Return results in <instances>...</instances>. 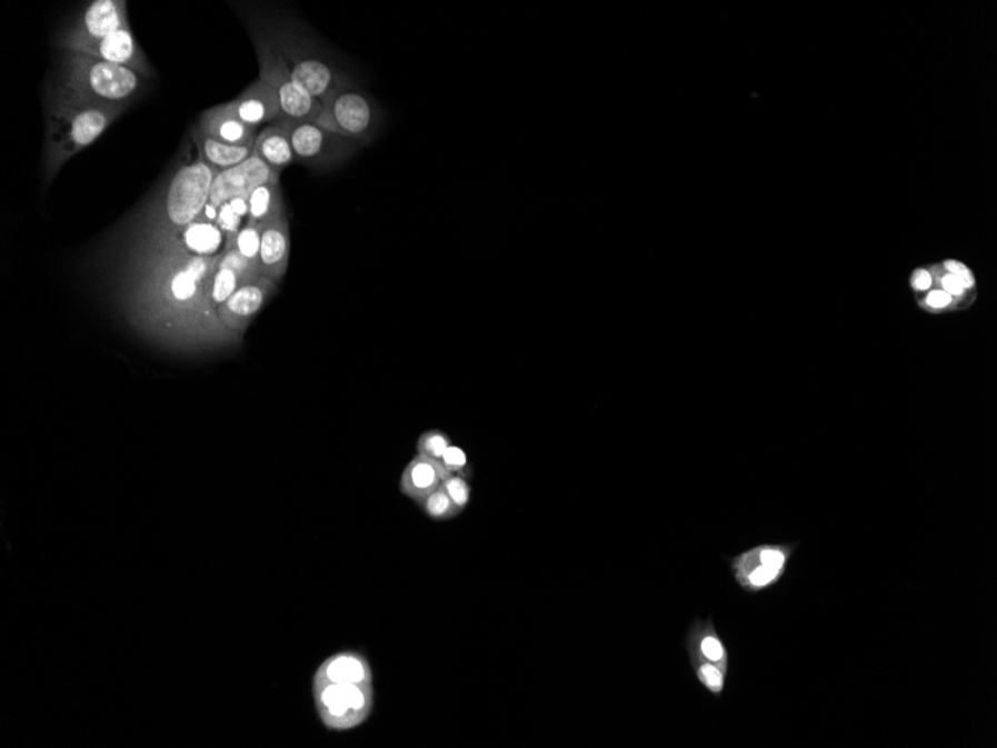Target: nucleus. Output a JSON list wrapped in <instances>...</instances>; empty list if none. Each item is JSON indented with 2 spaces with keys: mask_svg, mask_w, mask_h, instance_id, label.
I'll use <instances>...</instances> for the list:
<instances>
[{
  "mask_svg": "<svg viewBox=\"0 0 997 748\" xmlns=\"http://www.w3.org/2000/svg\"><path fill=\"white\" fill-rule=\"evenodd\" d=\"M417 506L421 508V511H423L429 519L437 521L452 520L461 515L459 507L452 502V499L448 496L442 486H439L437 490H433L432 493L426 496L423 501L418 502Z\"/></svg>",
  "mask_w": 997,
  "mask_h": 748,
  "instance_id": "b1692460",
  "label": "nucleus"
},
{
  "mask_svg": "<svg viewBox=\"0 0 997 748\" xmlns=\"http://www.w3.org/2000/svg\"><path fill=\"white\" fill-rule=\"evenodd\" d=\"M312 682H355L373 685L371 664L357 651H341L330 656L313 674Z\"/></svg>",
  "mask_w": 997,
  "mask_h": 748,
  "instance_id": "a211bd4d",
  "label": "nucleus"
},
{
  "mask_svg": "<svg viewBox=\"0 0 997 748\" xmlns=\"http://www.w3.org/2000/svg\"><path fill=\"white\" fill-rule=\"evenodd\" d=\"M267 182H280V173L273 172L263 160L252 153L246 162L217 173L209 203L220 210L230 199L248 198L257 187Z\"/></svg>",
  "mask_w": 997,
  "mask_h": 748,
  "instance_id": "9b49d317",
  "label": "nucleus"
},
{
  "mask_svg": "<svg viewBox=\"0 0 997 748\" xmlns=\"http://www.w3.org/2000/svg\"><path fill=\"white\" fill-rule=\"evenodd\" d=\"M142 89V76L133 69L81 53H64L58 91L87 103L128 106Z\"/></svg>",
  "mask_w": 997,
  "mask_h": 748,
  "instance_id": "f03ea898",
  "label": "nucleus"
},
{
  "mask_svg": "<svg viewBox=\"0 0 997 748\" xmlns=\"http://www.w3.org/2000/svg\"><path fill=\"white\" fill-rule=\"evenodd\" d=\"M451 438L443 430L430 429L420 435L417 441V455L438 460L451 446Z\"/></svg>",
  "mask_w": 997,
  "mask_h": 748,
  "instance_id": "bb28decb",
  "label": "nucleus"
},
{
  "mask_svg": "<svg viewBox=\"0 0 997 748\" xmlns=\"http://www.w3.org/2000/svg\"><path fill=\"white\" fill-rule=\"evenodd\" d=\"M216 176L215 169L202 159L178 169L164 196V216L173 228H187L200 219Z\"/></svg>",
  "mask_w": 997,
  "mask_h": 748,
  "instance_id": "6e6552de",
  "label": "nucleus"
},
{
  "mask_svg": "<svg viewBox=\"0 0 997 748\" xmlns=\"http://www.w3.org/2000/svg\"><path fill=\"white\" fill-rule=\"evenodd\" d=\"M248 223L252 226H261L269 221L285 216V201H282V191L280 182H267V184L257 187L250 196H248Z\"/></svg>",
  "mask_w": 997,
  "mask_h": 748,
  "instance_id": "4be33fe9",
  "label": "nucleus"
},
{
  "mask_svg": "<svg viewBox=\"0 0 997 748\" xmlns=\"http://www.w3.org/2000/svg\"><path fill=\"white\" fill-rule=\"evenodd\" d=\"M272 169L273 172L280 173L287 167L296 162L293 148H291L289 132L282 124L281 120L267 126L259 134H257L255 151H252Z\"/></svg>",
  "mask_w": 997,
  "mask_h": 748,
  "instance_id": "aec40b11",
  "label": "nucleus"
},
{
  "mask_svg": "<svg viewBox=\"0 0 997 748\" xmlns=\"http://www.w3.org/2000/svg\"><path fill=\"white\" fill-rule=\"evenodd\" d=\"M273 291V281L259 277L239 287L221 307V319L232 329L242 328L263 308Z\"/></svg>",
  "mask_w": 997,
  "mask_h": 748,
  "instance_id": "2eb2a0df",
  "label": "nucleus"
},
{
  "mask_svg": "<svg viewBox=\"0 0 997 748\" xmlns=\"http://www.w3.org/2000/svg\"><path fill=\"white\" fill-rule=\"evenodd\" d=\"M313 121L357 146H365L380 129L381 112L363 90L351 86L333 94Z\"/></svg>",
  "mask_w": 997,
  "mask_h": 748,
  "instance_id": "39448f33",
  "label": "nucleus"
},
{
  "mask_svg": "<svg viewBox=\"0 0 997 748\" xmlns=\"http://www.w3.org/2000/svg\"><path fill=\"white\" fill-rule=\"evenodd\" d=\"M442 487L452 499V502H455L456 506L459 507V510L463 512L466 507L469 506L470 498H472V487H470L469 478L463 476H448L446 480H443Z\"/></svg>",
  "mask_w": 997,
  "mask_h": 748,
  "instance_id": "c756f323",
  "label": "nucleus"
},
{
  "mask_svg": "<svg viewBox=\"0 0 997 748\" xmlns=\"http://www.w3.org/2000/svg\"><path fill=\"white\" fill-rule=\"evenodd\" d=\"M126 28H130L128 2L96 0L59 38L58 46L64 53H77L80 48Z\"/></svg>",
  "mask_w": 997,
  "mask_h": 748,
  "instance_id": "9d476101",
  "label": "nucleus"
},
{
  "mask_svg": "<svg viewBox=\"0 0 997 748\" xmlns=\"http://www.w3.org/2000/svg\"><path fill=\"white\" fill-rule=\"evenodd\" d=\"M235 119L259 129L261 124H272L282 117L280 101L271 87L261 80L248 86L237 99L221 106Z\"/></svg>",
  "mask_w": 997,
  "mask_h": 748,
  "instance_id": "ddd939ff",
  "label": "nucleus"
},
{
  "mask_svg": "<svg viewBox=\"0 0 997 748\" xmlns=\"http://www.w3.org/2000/svg\"><path fill=\"white\" fill-rule=\"evenodd\" d=\"M447 477V472L443 471L438 460L417 455L405 467L399 480V490L400 493L418 503L437 490L439 486H442Z\"/></svg>",
  "mask_w": 997,
  "mask_h": 748,
  "instance_id": "f3484780",
  "label": "nucleus"
},
{
  "mask_svg": "<svg viewBox=\"0 0 997 748\" xmlns=\"http://www.w3.org/2000/svg\"><path fill=\"white\" fill-rule=\"evenodd\" d=\"M439 463L447 472V476H463L470 478L472 468H470L468 455L463 448L451 443L446 453L439 459Z\"/></svg>",
  "mask_w": 997,
  "mask_h": 748,
  "instance_id": "c85d7f7f",
  "label": "nucleus"
},
{
  "mask_svg": "<svg viewBox=\"0 0 997 748\" xmlns=\"http://www.w3.org/2000/svg\"><path fill=\"white\" fill-rule=\"evenodd\" d=\"M185 247L193 255L209 256L219 250L221 229L212 223L195 221L185 228Z\"/></svg>",
  "mask_w": 997,
  "mask_h": 748,
  "instance_id": "5701e85b",
  "label": "nucleus"
},
{
  "mask_svg": "<svg viewBox=\"0 0 997 748\" xmlns=\"http://www.w3.org/2000/svg\"><path fill=\"white\" fill-rule=\"evenodd\" d=\"M313 702L321 724L335 732L359 728L372 715L373 685L312 682Z\"/></svg>",
  "mask_w": 997,
  "mask_h": 748,
  "instance_id": "423d86ee",
  "label": "nucleus"
},
{
  "mask_svg": "<svg viewBox=\"0 0 997 748\" xmlns=\"http://www.w3.org/2000/svg\"><path fill=\"white\" fill-rule=\"evenodd\" d=\"M685 647L690 660H702L729 671V650L711 617L694 620L687 629Z\"/></svg>",
  "mask_w": 997,
  "mask_h": 748,
  "instance_id": "dca6fc26",
  "label": "nucleus"
},
{
  "mask_svg": "<svg viewBox=\"0 0 997 748\" xmlns=\"http://www.w3.org/2000/svg\"><path fill=\"white\" fill-rule=\"evenodd\" d=\"M228 203L230 208H232V210L237 212L239 217H241V219L242 217L248 216V212H250V208H248V198H233L230 199Z\"/></svg>",
  "mask_w": 997,
  "mask_h": 748,
  "instance_id": "2f4dec72",
  "label": "nucleus"
},
{
  "mask_svg": "<svg viewBox=\"0 0 997 748\" xmlns=\"http://www.w3.org/2000/svg\"><path fill=\"white\" fill-rule=\"evenodd\" d=\"M290 253L289 225L286 216L269 221L260 228L259 268L261 277L281 280L286 273Z\"/></svg>",
  "mask_w": 997,
  "mask_h": 748,
  "instance_id": "4468645a",
  "label": "nucleus"
},
{
  "mask_svg": "<svg viewBox=\"0 0 997 748\" xmlns=\"http://www.w3.org/2000/svg\"><path fill=\"white\" fill-rule=\"evenodd\" d=\"M267 33L278 53L285 59L296 84L321 106L338 91L355 86L351 78L341 71L302 30L281 24L269 29Z\"/></svg>",
  "mask_w": 997,
  "mask_h": 748,
  "instance_id": "7ed1b4c3",
  "label": "nucleus"
},
{
  "mask_svg": "<svg viewBox=\"0 0 997 748\" xmlns=\"http://www.w3.org/2000/svg\"><path fill=\"white\" fill-rule=\"evenodd\" d=\"M77 53L133 69L134 72L141 73L146 78L152 77L150 63L130 28L117 30L99 41L91 42L89 46L80 48Z\"/></svg>",
  "mask_w": 997,
  "mask_h": 748,
  "instance_id": "f8f14e48",
  "label": "nucleus"
},
{
  "mask_svg": "<svg viewBox=\"0 0 997 748\" xmlns=\"http://www.w3.org/2000/svg\"><path fill=\"white\" fill-rule=\"evenodd\" d=\"M257 60H259V80L267 82L280 101L281 119L293 121H313L319 117L321 103L307 91L300 89L286 67L285 59L278 53L271 38L263 29H255L251 33Z\"/></svg>",
  "mask_w": 997,
  "mask_h": 748,
  "instance_id": "20e7f679",
  "label": "nucleus"
},
{
  "mask_svg": "<svg viewBox=\"0 0 997 748\" xmlns=\"http://www.w3.org/2000/svg\"><path fill=\"white\" fill-rule=\"evenodd\" d=\"M198 129L216 141L252 148H255L257 134H259L256 128L235 119L221 106L205 111L200 116Z\"/></svg>",
  "mask_w": 997,
  "mask_h": 748,
  "instance_id": "6ab92c4d",
  "label": "nucleus"
},
{
  "mask_svg": "<svg viewBox=\"0 0 997 748\" xmlns=\"http://www.w3.org/2000/svg\"><path fill=\"white\" fill-rule=\"evenodd\" d=\"M202 215H205V217H207L208 223H212V221L219 220V208H216L215 206H211V203L208 202V206L205 207ZM202 215H200V216H202Z\"/></svg>",
  "mask_w": 997,
  "mask_h": 748,
  "instance_id": "473e14b6",
  "label": "nucleus"
},
{
  "mask_svg": "<svg viewBox=\"0 0 997 748\" xmlns=\"http://www.w3.org/2000/svg\"><path fill=\"white\" fill-rule=\"evenodd\" d=\"M690 664L700 686H702L708 694L716 696V698H721L722 694H725L727 674H729V671H725V669L718 667V665L702 662V660H690Z\"/></svg>",
  "mask_w": 997,
  "mask_h": 748,
  "instance_id": "a878e982",
  "label": "nucleus"
},
{
  "mask_svg": "<svg viewBox=\"0 0 997 748\" xmlns=\"http://www.w3.org/2000/svg\"><path fill=\"white\" fill-rule=\"evenodd\" d=\"M798 547L796 542H765L748 548L729 559L731 577L746 594L772 589L786 576Z\"/></svg>",
  "mask_w": 997,
  "mask_h": 748,
  "instance_id": "0eeeda50",
  "label": "nucleus"
},
{
  "mask_svg": "<svg viewBox=\"0 0 997 748\" xmlns=\"http://www.w3.org/2000/svg\"><path fill=\"white\" fill-rule=\"evenodd\" d=\"M128 106H99L54 91L47 110L43 176L50 182L63 164L98 141Z\"/></svg>",
  "mask_w": 997,
  "mask_h": 748,
  "instance_id": "f257e3e1",
  "label": "nucleus"
},
{
  "mask_svg": "<svg viewBox=\"0 0 997 748\" xmlns=\"http://www.w3.org/2000/svg\"><path fill=\"white\" fill-rule=\"evenodd\" d=\"M239 253L243 256L248 260V262L255 265L257 269H259V255H260V228L259 226H252L248 223L246 229H242L239 232L237 238V246H235Z\"/></svg>",
  "mask_w": 997,
  "mask_h": 748,
  "instance_id": "cd10ccee",
  "label": "nucleus"
},
{
  "mask_svg": "<svg viewBox=\"0 0 997 748\" xmlns=\"http://www.w3.org/2000/svg\"><path fill=\"white\" fill-rule=\"evenodd\" d=\"M193 139L198 147L199 159H202L217 173L246 162L255 151L252 147L230 146V143L216 141L200 132L199 129L195 130Z\"/></svg>",
  "mask_w": 997,
  "mask_h": 748,
  "instance_id": "412c9836",
  "label": "nucleus"
},
{
  "mask_svg": "<svg viewBox=\"0 0 997 748\" xmlns=\"http://www.w3.org/2000/svg\"><path fill=\"white\" fill-rule=\"evenodd\" d=\"M289 132L298 162L319 169L338 167L356 153L357 143L321 128L316 121L280 119Z\"/></svg>",
  "mask_w": 997,
  "mask_h": 748,
  "instance_id": "1a4fd4ad",
  "label": "nucleus"
},
{
  "mask_svg": "<svg viewBox=\"0 0 997 748\" xmlns=\"http://www.w3.org/2000/svg\"><path fill=\"white\" fill-rule=\"evenodd\" d=\"M248 281L250 280H248L247 277H243L241 272L219 265V269H217L216 276L212 278L211 282V303L215 302L216 306H223L230 296Z\"/></svg>",
  "mask_w": 997,
  "mask_h": 748,
  "instance_id": "393cba45",
  "label": "nucleus"
},
{
  "mask_svg": "<svg viewBox=\"0 0 997 748\" xmlns=\"http://www.w3.org/2000/svg\"><path fill=\"white\" fill-rule=\"evenodd\" d=\"M217 225H219V228L223 230V232L232 238H238L239 232H241V230H239L241 217L230 208L229 203H225L223 207H220Z\"/></svg>",
  "mask_w": 997,
  "mask_h": 748,
  "instance_id": "7c9ffc66",
  "label": "nucleus"
}]
</instances>
